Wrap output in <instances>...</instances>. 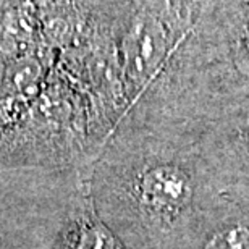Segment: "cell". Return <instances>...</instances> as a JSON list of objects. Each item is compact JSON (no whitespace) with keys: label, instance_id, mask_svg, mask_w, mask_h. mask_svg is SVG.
Listing matches in <instances>:
<instances>
[{"label":"cell","instance_id":"6da1fadb","mask_svg":"<svg viewBox=\"0 0 249 249\" xmlns=\"http://www.w3.org/2000/svg\"><path fill=\"white\" fill-rule=\"evenodd\" d=\"M88 193L126 249H188L223 197L196 122L172 115L113 138L91 168Z\"/></svg>","mask_w":249,"mask_h":249},{"label":"cell","instance_id":"7a4b0ae2","mask_svg":"<svg viewBox=\"0 0 249 249\" xmlns=\"http://www.w3.org/2000/svg\"><path fill=\"white\" fill-rule=\"evenodd\" d=\"M156 113L196 118L249 94V0H204Z\"/></svg>","mask_w":249,"mask_h":249},{"label":"cell","instance_id":"3957f363","mask_svg":"<svg viewBox=\"0 0 249 249\" xmlns=\"http://www.w3.org/2000/svg\"><path fill=\"white\" fill-rule=\"evenodd\" d=\"M193 120L220 194L249 204V94Z\"/></svg>","mask_w":249,"mask_h":249},{"label":"cell","instance_id":"277c9868","mask_svg":"<svg viewBox=\"0 0 249 249\" xmlns=\"http://www.w3.org/2000/svg\"><path fill=\"white\" fill-rule=\"evenodd\" d=\"M188 249H249V204L222 197Z\"/></svg>","mask_w":249,"mask_h":249},{"label":"cell","instance_id":"5b68a950","mask_svg":"<svg viewBox=\"0 0 249 249\" xmlns=\"http://www.w3.org/2000/svg\"><path fill=\"white\" fill-rule=\"evenodd\" d=\"M55 249H126L97 215L88 189L71 202Z\"/></svg>","mask_w":249,"mask_h":249}]
</instances>
